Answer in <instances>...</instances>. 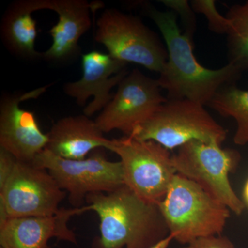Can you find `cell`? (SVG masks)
I'll return each mask as SVG.
<instances>
[{"mask_svg":"<svg viewBox=\"0 0 248 248\" xmlns=\"http://www.w3.org/2000/svg\"><path fill=\"white\" fill-rule=\"evenodd\" d=\"M143 10L159 28L167 48V62L157 81L167 92L168 99H188L208 106L222 88L239 79L242 72L231 63L213 70L199 63L192 38L181 31L175 13L159 11L146 3Z\"/></svg>","mask_w":248,"mask_h":248,"instance_id":"6da1fadb","label":"cell"},{"mask_svg":"<svg viewBox=\"0 0 248 248\" xmlns=\"http://www.w3.org/2000/svg\"><path fill=\"white\" fill-rule=\"evenodd\" d=\"M88 211L99 217V236L92 248H149L170 234L157 204L146 202L125 185L86 198Z\"/></svg>","mask_w":248,"mask_h":248,"instance_id":"7a4b0ae2","label":"cell"},{"mask_svg":"<svg viewBox=\"0 0 248 248\" xmlns=\"http://www.w3.org/2000/svg\"><path fill=\"white\" fill-rule=\"evenodd\" d=\"M158 206L170 234L184 246L202 238L221 236L231 216L226 205L177 174Z\"/></svg>","mask_w":248,"mask_h":248,"instance_id":"3957f363","label":"cell"},{"mask_svg":"<svg viewBox=\"0 0 248 248\" xmlns=\"http://www.w3.org/2000/svg\"><path fill=\"white\" fill-rule=\"evenodd\" d=\"M130 136L141 141L156 142L170 151L192 140L222 145L227 130L200 103L168 99Z\"/></svg>","mask_w":248,"mask_h":248,"instance_id":"277c9868","label":"cell"},{"mask_svg":"<svg viewBox=\"0 0 248 248\" xmlns=\"http://www.w3.org/2000/svg\"><path fill=\"white\" fill-rule=\"evenodd\" d=\"M94 40L114 58L151 71L159 73L167 62V48L156 34L140 18L116 9H106L98 18Z\"/></svg>","mask_w":248,"mask_h":248,"instance_id":"5b68a950","label":"cell"},{"mask_svg":"<svg viewBox=\"0 0 248 248\" xmlns=\"http://www.w3.org/2000/svg\"><path fill=\"white\" fill-rule=\"evenodd\" d=\"M108 150L120 156L124 184L143 200L158 205L177 174L169 150L131 136L110 140Z\"/></svg>","mask_w":248,"mask_h":248,"instance_id":"8992f818","label":"cell"},{"mask_svg":"<svg viewBox=\"0 0 248 248\" xmlns=\"http://www.w3.org/2000/svg\"><path fill=\"white\" fill-rule=\"evenodd\" d=\"M239 159L237 151L199 140L187 142L172 156L177 174L198 184L231 211L241 215L245 204L235 193L229 179Z\"/></svg>","mask_w":248,"mask_h":248,"instance_id":"52a82bcc","label":"cell"},{"mask_svg":"<svg viewBox=\"0 0 248 248\" xmlns=\"http://www.w3.org/2000/svg\"><path fill=\"white\" fill-rule=\"evenodd\" d=\"M104 149L94 150L82 160L63 159L45 149L34 163L47 170L68 192L73 208H79L90 194L108 193L125 185L122 163L108 159Z\"/></svg>","mask_w":248,"mask_h":248,"instance_id":"ba28073f","label":"cell"},{"mask_svg":"<svg viewBox=\"0 0 248 248\" xmlns=\"http://www.w3.org/2000/svg\"><path fill=\"white\" fill-rule=\"evenodd\" d=\"M161 90L157 79L145 76L138 69L133 70L121 81L96 123L104 133L117 130L130 136L167 101Z\"/></svg>","mask_w":248,"mask_h":248,"instance_id":"9c48e42d","label":"cell"},{"mask_svg":"<svg viewBox=\"0 0 248 248\" xmlns=\"http://www.w3.org/2000/svg\"><path fill=\"white\" fill-rule=\"evenodd\" d=\"M66 196L47 170L17 159L0 190V199L10 218L53 216L60 211V204Z\"/></svg>","mask_w":248,"mask_h":248,"instance_id":"30bf717a","label":"cell"},{"mask_svg":"<svg viewBox=\"0 0 248 248\" xmlns=\"http://www.w3.org/2000/svg\"><path fill=\"white\" fill-rule=\"evenodd\" d=\"M48 86L30 92L3 96L0 102V148L24 162L35 161L48 144L47 134L41 130L34 112L24 110L20 104L36 99Z\"/></svg>","mask_w":248,"mask_h":248,"instance_id":"8fae6325","label":"cell"},{"mask_svg":"<svg viewBox=\"0 0 248 248\" xmlns=\"http://www.w3.org/2000/svg\"><path fill=\"white\" fill-rule=\"evenodd\" d=\"M81 63V79L66 83L63 91L80 107H84L89 98L93 97L84 109V115L90 117L107 107L113 97L111 90L118 86L128 72L127 63L98 50L82 55Z\"/></svg>","mask_w":248,"mask_h":248,"instance_id":"7c38bea8","label":"cell"},{"mask_svg":"<svg viewBox=\"0 0 248 248\" xmlns=\"http://www.w3.org/2000/svg\"><path fill=\"white\" fill-rule=\"evenodd\" d=\"M86 206L60 208L53 216L11 218L0 228L1 248H50L52 238L78 244L76 234L68 227L70 218L87 212Z\"/></svg>","mask_w":248,"mask_h":248,"instance_id":"4fadbf2b","label":"cell"},{"mask_svg":"<svg viewBox=\"0 0 248 248\" xmlns=\"http://www.w3.org/2000/svg\"><path fill=\"white\" fill-rule=\"evenodd\" d=\"M93 5L86 0H46V9L55 11L58 22L49 31L53 43L42 53V60L65 63L79 57L81 50L78 43L91 27Z\"/></svg>","mask_w":248,"mask_h":248,"instance_id":"5bb4252c","label":"cell"},{"mask_svg":"<svg viewBox=\"0 0 248 248\" xmlns=\"http://www.w3.org/2000/svg\"><path fill=\"white\" fill-rule=\"evenodd\" d=\"M48 141L46 149L63 159H86L94 150L108 149L110 140L95 120L82 115L69 116L57 121L47 133Z\"/></svg>","mask_w":248,"mask_h":248,"instance_id":"9a60e30c","label":"cell"},{"mask_svg":"<svg viewBox=\"0 0 248 248\" xmlns=\"http://www.w3.org/2000/svg\"><path fill=\"white\" fill-rule=\"evenodd\" d=\"M46 9V0H19L10 5L1 24V37L11 53L27 60L42 59L35 50L37 22L32 14Z\"/></svg>","mask_w":248,"mask_h":248,"instance_id":"2e32d148","label":"cell"},{"mask_svg":"<svg viewBox=\"0 0 248 248\" xmlns=\"http://www.w3.org/2000/svg\"><path fill=\"white\" fill-rule=\"evenodd\" d=\"M208 106L223 117H232L236 121V144L244 146L248 143V90L240 89L235 84L228 85L215 94Z\"/></svg>","mask_w":248,"mask_h":248,"instance_id":"e0dca14e","label":"cell"},{"mask_svg":"<svg viewBox=\"0 0 248 248\" xmlns=\"http://www.w3.org/2000/svg\"><path fill=\"white\" fill-rule=\"evenodd\" d=\"M226 17L231 22L227 35L228 63L243 73L248 71V1L232 6Z\"/></svg>","mask_w":248,"mask_h":248,"instance_id":"ac0fdd59","label":"cell"},{"mask_svg":"<svg viewBox=\"0 0 248 248\" xmlns=\"http://www.w3.org/2000/svg\"><path fill=\"white\" fill-rule=\"evenodd\" d=\"M190 5L195 14L203 15L208 21L209 29L217 34L228 35L231 22L218 12L215 0H193Z\"/></svg>","mask_w":248,"mask_h":248,"instance_id":"d6986e66","label":"cell"},{"mask_svg":"<svg viewBox=\"0 0 248 248\" xmlns=\"http://www.w3.org/2000/svg\"><path fill=\"white\" fill-rule=\"evenodd\" d=\"M161 4L180 16L185 27L184 33L192 38L197 28L195 11L187 0H161Z\"/></svg>","mask_w":248,"mask_h":248,"instance_id":"ffe728a7","label":"cell"},{"mask_svg":"<svg viewBox=\"0 0 248 248\" xmlns=\"http://www.w3.org/2000/svg\"><path fill=\"white\" fill-rule=\"evenodd\" d=\"M179 248H234V246L228 238L221 235L197 239Z\"/></svg>","mask_w":248,"mask_h":248,"instance_id":"44dd1931","label":"cell"},{"mask_svg":"<svg viewBox=\"0 0 248 248\" xmlns=\"http://www.w3.org/2000/svg\"><path fill=\"white\" fill-rule=\"evenodd\" d=\"M16 161L17 159L14 155L0 148V190L9 179Z\"/></svg>","mask_w":248,"mask_h":248,"instance_id":"7402d4cb","label":"cell"},{"mask_svg":"<svg viewBox=\"0 0 248 248\" xmlns=\"http://www.w3.org/2000/svg\"><path fill=\"white\" fill-rule=\"evenodd\" d=\"M9 213L7 208L2 200L0 199V228L5 226L10 219Z\"/></svg>","mask_w":248,"mask_h":248,"instance_id":"603a6c76","label":"cell"},{"mask_svg":"<svg viewBox=\"0 0 248 248\" xmlns=\"http://www.w3.org/2000/svg\"><path fill=\"white\" fill-rule=\"evenodd\" d=\"M173 240H174V238L172 235L169 234V236H166V238L161 240L159 242L153 245L149 248H168Z\"/></svg>","mask_w":248,"mask_h":248,"instance_id":"cb8c5ba5","label":"cell"},{"mask_svg":"<svg viewBox=\"0 0 248 248\" xmlns=\"http://www.w3.org/2000/svg\"><path fill=\"white\" fill-rule=\"evenodd\" d=\"M244 195L245 200H246V203L248 205V180L246 182V186H245Z\"/></svg>","mask_w":248,"mask_h":248,"instance_id":"d4e9b609","label":"cell"},{"mask_svg":"<svg viewBox=\"0 0 248 248\" xmlns=\"http://www.w3.org/2000/svg\"><path fill=\"white\" fill-rule=\"evenodd\" d=\"M0 248H1V247H0Z\"/></svg>","mask_w":248,"mask_h":248,"instance_id":"484cf974","label":"cell"}]
</instances>
